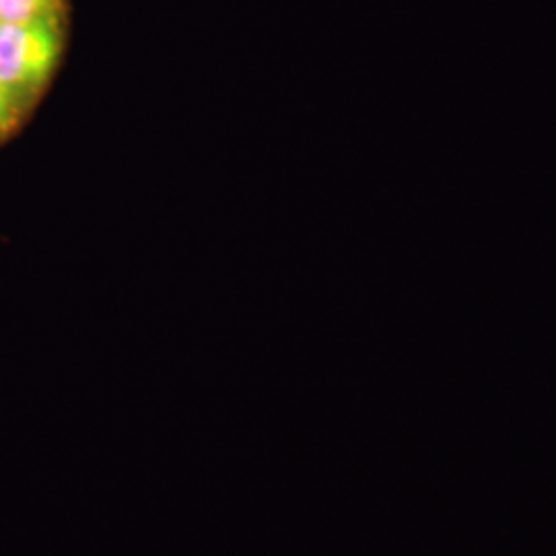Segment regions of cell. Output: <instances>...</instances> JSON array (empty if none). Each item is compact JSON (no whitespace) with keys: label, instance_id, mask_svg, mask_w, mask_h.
I'll list each match as a JSON object with an SVG mask.
<instances>
[{"label":"cell","instance_id":"cell-1","mask_svg":"<svg viewBox=\"0 0 556 556\" xmlns=\"http://www.w3.org/2000/svg\"><path fill=\"white\" fill-rule=\"evenodd\" d=\"M62 23H0V89L23 116L40 98L60 56Z\"/></svg>","mask_w":556,"mask_h":556},{"label":"cell","instance_id":"cell-2","mask_svg":"<svg viewBox=\"0 0 556 556\" xmlns=\"http://www.w3.org/2000/svg\"><path fill=\"white\" fill-rule=\"evenodd\" d=\"M62 0H0V23H60Z\"/></svg>","mask_w":556,"mask_h":556},{"label":"cell","instance_id":"cell-3","mask_svg":"<svg viewBox=\"0 0 556 556\" xmlns=\"http://www.w3.org/2000/svg\"><path fill=\"white\" fill-rule=\"evenodd\" d=\"M20 114L15 112V108L11 105V101L4 96V91L0 89V139L11 132V128L20 122Z\"/></svg>","mask_w":556,"mask_h":556}]
</instances>
